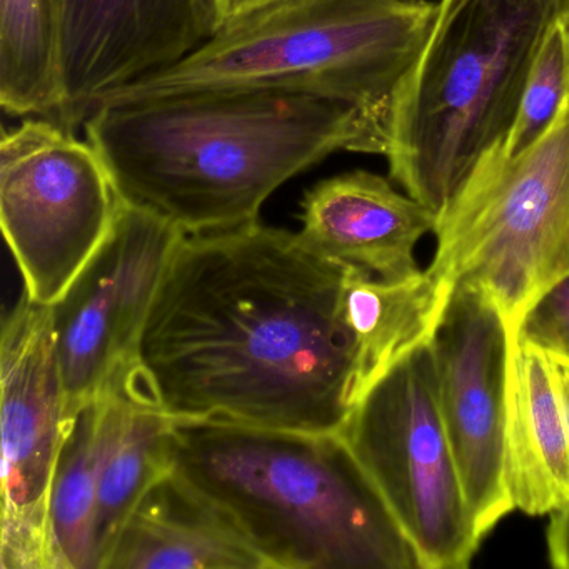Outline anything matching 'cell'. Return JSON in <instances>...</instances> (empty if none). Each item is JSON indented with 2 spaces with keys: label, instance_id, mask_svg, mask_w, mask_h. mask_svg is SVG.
<instances>
[{
  "label": "cell",
  "instance_id": "cell-1",
  "mask_svg": "<svg viewBox=\"0 0 569 569\" xmlns=\"http://www.w3.org/2000/svg\"><path fill=\"white\" fill-rule=\"evenodd\" d=\"M352 268L259 221L182 234L126 392L171 419L339 435L372 388Z\"/></svg>",
  "mask_w": 569,
  "mask_h": 569
},
{
  "label": "cell",
  "instance_id": "cell-2",
  "mask_svg": "<svg viewBox=\"0 0 569 569\" xmlns=\"http://www.w3.org/2000/svg\"><path fill=\"white\" fill-rule=\"evenodd\" d=\"M126 204L182 234L259 221L289 179L336 152H386L381 124L351 106L282 92H189L101 104L84 121Z\"/></svg>",
  "mask_w": 569,
  "mask_h": 569
},
{
  "label": "cell",
  "instance_id": "cell-3",
  "mask_svg": "<svg viewBox=\"0 0 569 569\" xmlns=\"http://www.w3.org/2000/svg\"><path fill=\"white\" fill-rule=\"evenodd\" d=\"M172 471L224 511L271 569H416L375 482L335 432L171 419Z\"/></svg>",
  "mask_w": 569,
  "mask_h": 569
},
{
  "label": "cell",
  "instance_id": "cell-4",
  "mask_svg": "<svg viewBox=\"0 0 569 569\" xmlns=\"http://www.w3.org/2000/svg\"><path fill=\"white\" fill-rule=\"evenodd\" d=\"M439 8L431 0H276L94 108L189 92H282L351 106L386 131L392 94Z\"/></svg>",
  "mask_w": 569,
  "mask_h": 569
},
{
  "label": "cell",
  "instance_id": "cell-5",
  "mask_svg": "<svg viewBox=\"0 0 569 569\" xmlns=\"http://www.w3.org/2000/svg\"><path fill=\"white\" fill-rule=\"evenodd\" d=\"M438 21L386 118L389 178L439 214L505 138L546 31L569 0H439Z\"/></svg>",
  "mask_w": 569,
  "mask_h": 569
},
{
  "label": "cell",
  "instance_id": "cell-6",
  "mask_svg": "<svg viewBox=\"0 0 569 569\" xmlns=\"http://www.w3.org/2000/svg\"><path fill=\"white\" fill-rule=\"evenodd\" d=\"M431 269L495 301L509 331L569 274V91L545 132L518 154L502 138L476 159L439 211Z\"/></svg>",
  "mask_w": 569,
  "mask_h": 569
},
{
  "label": "cell",
  "instance_id": "cell-7",
  "mask_svg": "<svg viewBox=\"0 0 569 569\" xmlns=\"http://www.w3.org/2000/svg\"><path fill=\"white\" fill-rule=\"evenodd\" d=\"M339 436L381 492L419 568H469L482 539L442 422L431 345L382 376Z\"/></svg>",
  "mask_w": 569,
  "mask_h": 569
},
{
  "label": "cell",
  "instance_id": "cell-8",
  "mask_svg": "<svg viewBox=\"0 0 569 569\" xmlns=\"http://www.w3.org/2000/svg\"><path fill=\"white\" fill-rule=\"evenodd\" d=\"M122 199L89 141L28 118L0 142V222L24 292L54 306L114 228Z\"/></svg>",
  "mask_w": 569,
  "mask_h": 569
},
{
  "label": "cell",
  "instance_id": "cell-9",
  "mask_svg": "<svg viewBox=\"0 0 569 569\" xmlns=\"http://www.w3.org/2000/svg\"><path fill=\"white\" fill-rule=\"evenodd\" d=\"M0 569H54L49 499L68 429V398L51 306L22 292L4 316Z\"/></svg>",
  "mask_w": 569,
  "mask_h": 569
},
{
  "label": "cell",
  "instance_id": "cell-10",
  "mask_svg": "<svg viewBox=\"0 0 569 569\" xmlns=\"http://www.w3.org/2000/svg\"><path fill=\"white\" fill-rule=\"evenodd\" d=\"M182 232L122 201L111 234L52 308L69 419L122 385Z\"/></svg>",
  "mask_w": 569,
  "mask_h": 569
},
{
  "label": "cell",
  "instance_id": "cell-11",
  "mask_svg": "<svg viewBox=\"0 0 569 569\" xmlns=\"http://www.w3.org/2000/svg\"><path fill=\"white\" fill-rule=\"evenodd\" d=\"M509 335L495 301L461 282L431 342L442 422L481 539L516 509L506 479Z\"/></svg>",
  "mask_w": 569,
  "mask_h": 569
},
{
  "label": "cell",
  "instance_id": "cell-12",
  "mask_svg": "<svg viewBox=\"0 0 569 569\" xmlns=\"http://www.w3.org/2000/svg\"><path fill=\"white\" fill-rule=\"evenodd\" d=\"M56 46L59 124H84L102 96L174 64L216 31L209 0H46Z\"/></svg>",
  "mask_w": 569,
  "mask_h": 569
},
{
  "label": "cell",
  "instance_id": "cell-13",
  "mask_svg": "<svg viewBox=\"0 0 569 569\" xmlns=\"http://www.w3.org/2000/svg\"><path fill=\"white\" fill-rule=\"evenodd\" d=\"M299 238L326 258L381 279L421 271L415 251L435 232L438 214L375 172H345L319 181L301 201Z\"/></svg>",
  "mask_w": 569,
  "mask_h": 569
},
{
  "label": "cell",
  "instance_id": "cell-14",
  "mask_svg": "<svg viewBox=\"0 0 569 569\" xmlns=\"http://www.w3.org/2000/svg\"><path fill=\"white\" fill-rule=\"evenodd\" d=\"M509 335L506 479L516 509L569 506V359Z\"/></svg>",
  "mask_w": 569,
  "mask_h": 569
},
{
  "label": "cell",
  "instance_id": "cell-15",
  "mask_svg": "<svg viewBox=\"0 0 569 569\" xmlns=\"http://www.w3.org/2000/svg\"><path fill=\"white\" fill-rule=\"evenodd\" d=\"M102 569L271 568L224 511L171 469L142 496Z\"/></svg>",
  "mask_w": 569,
  "mask_h": 569
},
{
  "label": "cell",
  "instance_id": "cell-16",
  "mask_svg": "<svg viewBox=\"0 0 569 569\" xmlns=\"http://www.w3.org/2000/svg\"><path fill=\"white\" fill-rule=\"evenodd\" d=\"M112 391L111 421L96 501L98 569H102L122 526L142 496L172 469L171 418L132 399L126 392L124 382Z\"/></svg>",
  "mask_w": 569,
  "mask_h": 569
},
{
  "label": "cell",
  "instance_id": "cell-17",
  "mask_svg": "<svg viewBox=\"0 0 569 569\" xmlns=\"http://www.w3.org/2000/svg\"><path fill=\"white\" fill-rule=\"evenodd\" d=\"M112 398L111 389L86 402L66 429L49 499L54 569H98L96 501Z\"/></svg>",
  "mask_w": 569,
  "mask_h": 569
},
{
  "label": "cell",
  "instance_id": "cell-18",
  "mask_svg": "<svg viewBox=\"0 0 569 569\" xmlns=\"http://www.w3.org/2000/svg\"><path fill=\"white\" fill-rule=\"evenodd\" d=\"M0 106L12 118H61L58 46L46 0H0Z\"/></svg>",
  "mask_w": 569,
  "mask_h": 569
},
{
  "label": "cell",
  "instance_id": "cell-19",
  "mask_svg": "<svg viewBox=\"0 0 569 569\" xmlns=\"http://www.w3.org/2000/svg\"><path fill=\"white\" fill-rule=\"evenodd\" d=\"M569 91V14L556 19L536 52L511 128L502 138L508 154L536 141L558 114Z\"/></svg>",
  "mask_w": 569,
  "mask_h": 569
},
{
  "label": "cell",
  "instance_id": "cell-20",
  "mask_svg": "<svg viewBox=\"0 0 569 569\" xmlns=\"http://www.w3.org/2000/svg\"><path fill=\"white\" fill-rule=\"evenodd\" d=\"M515 332L529 345L569 359V274L539 296Z\"/></svg>",
  "mask_w": 569,
  "mask_h": 569
},
{
  "label": "cell",
  "instance_id": "cell-21",
  "mask_svg": "<svg viewBox=\"0 0 569 569\" xmlns=\"http://www.w3.org/2000/svg\"><path fill=\"white\" fill-rule=\"evenodd\" d=\"M546 546L552 568L569 569V506L549 515Z\"/></svg>",
  "mask_w": 569,
  "mask_h": 569
},
{
  "label": "cell",
  "instance_id": "cell-22",
  "mask_svg": "<svg viewBox=\"0 0 569 569\" xmlns=\"http://www.w3.org/2000/svg\"><path fill=\"white\" fill-rule=\"evenodd\" d=\"M211 2L212 14H214L218 29L241 16L249 14L256 9L272 4L276 0H209Z\"/></svg>",
  "mask_w": 569,
  "mask_h": 569
}]
</instances>
